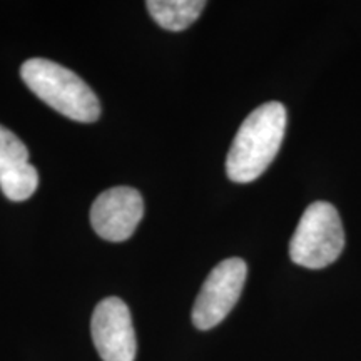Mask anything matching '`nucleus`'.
Returning <instances> with one entry per match:
<instances>
[{
	"mask_svg": "<svg viewBox=\"0 0 361 361\" xmlns=\"http://www.w3.org/2000/svg\"><path fill=\"white\" fill-rule=\"evenodd\" d=\"M286 121L281 102H266L252 111L234 135L226 159L228 178L241 184L258 179L281 147Z\"/></svg>",
	"mask_w": 361,
	"mask_h": 361,
	"instance_id": "f257e3e1",
	"label": "nucleus"
},
{
	"mask_svg": "<svg viewBox=\"0 0 361 361\" xmlns=\"http://www.w3.org/2000/svg\"><path fill=\"white\" fill-rule=\"evenodd\" d=\"M27 87L59 114L78 123H96L101 102L92 89L67 67L49 59H29L20 67Z\"/></svg>",
	"mask_w": 361,
	"mask_h": 361,
	"instance_id": "f03ea898",
	"label": "nucleus"
},
{
	"mask_svg": "<svg viewBox=\"0 0 361 361\" xmlns=\"http://www.w3.org/2000/svg\"><path fill=\"white\" fill-rule=\"evenodd\" d=\"M345 247V229L336 207L313 202L306 207L290 243L293 263L308 269H322L340 258Z\"/></svg>",
	"mask_w": 361,
	"mask_h": 361,
	"instance_id": "7ed1b4c3",
	"label": "nucleus"
},
{
	"mask_svg": "<svg viewBox=\"0 0 361 361\" xmlns=\"http://www.w3.org/2000/svg\"><path fill=\"white\" fill-rule=\"evenodd\" d=\"M247 276V266L241 258L221 261L207 274L192 306V323L197 329H213L236 306Z\"/></svg>",
	"mask_w": 361,
	"mask_h": 361,
	"instance_id": "20e7f679",
	"label": "nucleus"
},
{
	"mask_svg": "<svg viewBox=\"0 0 361 361\" xmlns=\"http://www.w3.org/2000/svg\"><path fill=\"white\" fill-rule=\"evenodd\" d=\"M94 345L102 361H134L137 341L128 305L111 296L96 306L90 322Z\"/></svg>",
	"mask_w": 361,
	"mask_h": 361,
	"instance_id": "39448f33",
	"label": "nucleus"
},
{
	"mask_svg": "<svg viewBox=\"0 0 361 361\" xmlns=\"http://www.w3.org/2000/svg\"><path fill=\"white\" fill-rule=\"evenodd\" d=\"M144 216V201L137 189L111 188L99 194L90 207V224L106 241L121 243L133 236Z\"/></svg>",
	"mask_w": 361,
	"mask_h": 361,
	"instance_id": "423d86ee",
	"label": "nucleus"
},
{
	"mask_svg": "<svg viewBox=\"0 0 361 361\" xmlns=\"http://www.w3.org/2000/svg\"><path fill=\"white\" fill-rule=\"evenodd\" d=\"M146 7L162 29L180 32L197 20L204 11L202 0H149Z\"/></svg>",
	"mask_w": 361,
	"mask_h": 361,
	"instance_id": "0eeeda50",
	"label": "nucleus"
},
{
	"mask_svg": "<svg viewBox=\"0 0 361 361\" xmlns=\"http://www.w3.org/2000/svg\"><path fill=\"white\" fill-rule=\"evenodd\" d=\"M39 188L37 169L30 162L0 173V189L7 200L20 202L29 200Z\"/></svg>",
	"mask_w": 361,
	"mask_h": 361,
	"instance_id": "6e6552de",
	"label": "nucleus"
},
{
	"mask_svg": "<svg viewBox=\"0 0 361 361\" xmlns=\"http://www.w3.org/2000/svg\"><path fill=\"white\" fill-rule=\"evenodd\" d=\"M29 162V149L12 130L0 126V173Z\"/></svg>",
	"mask_w": 361,
	"mask_h": 361,
	"instance_id": "1a4fd4ad",
	"label": "nucleus"
}]
</instances>
